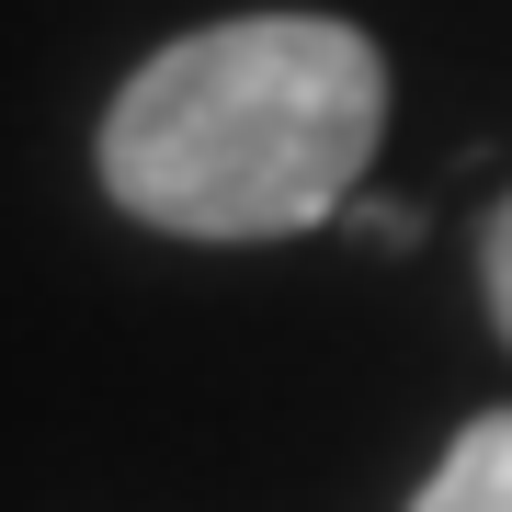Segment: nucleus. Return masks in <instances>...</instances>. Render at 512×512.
Wrapping results in <instances>:
<instances>
[{
    "instance_id": "f257e3e1",
    "label": "nucleus",
    "mask_w": 512,
    "mask_h": 512,
    "mask_svg": "<svg viewBox=\"0 0 512 512\" xmlns=\"http://www.w3.org/2000/svg\"><path fill=\"white\" fill-rule=\"evenodd\" d=\"M387 57L330 12H239L160 46L103 114V183L171 239H296L353 205Z\"/></svg>"
},
{
    "instance_id": "7ed1b4c3",
    "label": "nucleus",
    "mask_w": 512,
    "mask_h": 512,
    "mask_svg": "<svg viewBox=\"0 0 512 512\" xmlns=\"http://www.w3.org/2000/svg\"><path fill=\"white\" fill-rule=\"evenodd\" d=\"M478 262H490V308H501V330H512V194H501L490 239H478Z\"/></svg>"
},
{
    "instance_id": "f03ea898",
    "label": "nucleus",
    "mask_w": 512,
    "mask_h": 512,
    "mask_svg": "<svg viewBox=\"0 0 512 512\" xmlns=\"http://www.w3.org/2000/svg\"><path fill=\"white\" fill-rule=\"evenodd\" d=\"M410 512H512V410L467 421V433L444 444V467L421 478Z\"/></svg>"
}]
</instances>
